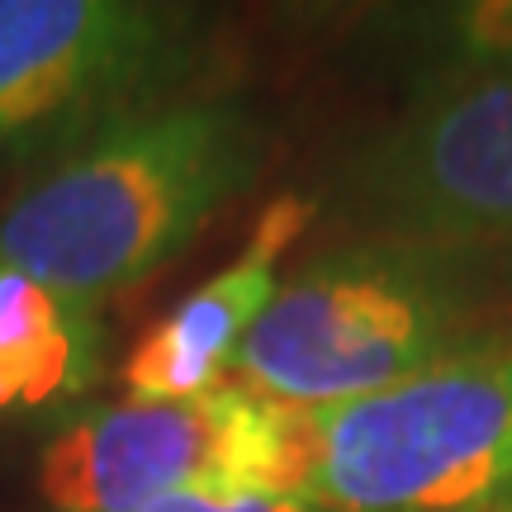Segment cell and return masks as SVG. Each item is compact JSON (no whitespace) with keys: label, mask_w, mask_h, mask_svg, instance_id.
Masks as SVG:
<instances>
[{"label":"cell","mask_w":512,"mask_h":512,"mask_svg":"<svg viewBox=\"0 0 512 512\" xmlns=\"http://www.w3.org/2000/svg\"><path fill=\"white\" fill-rule=\"evenodd\" d=\"M5 413H15V399H10V389L0 384V418H5Z\"/></svg>","instance_id":"8fae6325"},{"label":"cell","mask_w":512,"mask_h":512,"mask_svg":"<svg viewBox=\"0 0 512 512\" xmlns=\"http://www.w3.org/2000/svg\"><path fill=\"white\" fill-rule=\"evenodd\" d=\"M361 238L432 252H512V67L418 91L342 171Z\"/></svg>","instance_id":"8992f818"},{"label":"cell","mask_w":512,"mask_h":512,"mask_svg":"<svg viewBox=\"0 0 512 512\" xmlns=\"http://www.w3.org/2000/svg\"><path fill=\"white\" fill-rule=\"evenodd\" d=\"M299 441V494L328 512H512V342L342 408H299Z\"/></svg>","instance_id":"3957f363"},{"label":"cell","mask_w":512,"mask_h":512,"mask_svg":"<svg viewBox=\"0 0 512 512\" xmlns=\"http://www.w3.org/2000/svg\"><path fill=\"white\" fill-rule=\"evenodd\" d=\"M34 484L53 512H147L181 494H299V408L228 384L200 399L91 403L38 446Z\"/></svg>","instance_id":"5b68a950"},{"label":"cell","mask_w":512,"mask_h":512,"mask_svg":"<svg viewBox=\"0 0 512 512\" xmlns=\"http://www.w3.org/2000/svg\"><path fill=\"white\" fill-rule=\"evenodd\" d=\"M147 512H328L323 503L299 494H266V498H204V494H181L152 503Z\"/></svg>","instance_id":"30bf717a"},{"label":"cell","mask_w":512,"mask_h":512,"mask_svg":"<svg viewBox=\"0 0 512 512\" xmlns=\"http://www.w3.org/2000/svg\"><path fill=\"white\" fill-rule=\"evenodd\" d=\"M503 271L489 256L356 238L280 280L233 351L247 389L285 408H342L460 351L512 342L498 328Z\"/></svg>","instance_id":"7a4b0ae2"},{"label":"cell","mask_w":512,"mask_h":512,"mask_svg":"<svg viewBox=\"0 0 512 512\" xmlns=\"http://www.w3.org/2000/svg\"><path fill=\"white\" fill-rule=\"evenodd\" d=\"M384 29L394 62L418 76V91L512 67V0L399 10Z\"/></svg>","instance_id":"9c48e42d"},{"label":"cell","mask_w":512,"mask_h":512,"mask_svg":"<svg viewBox=\"0 0 512 512\" xmlns=\"http://www.w3.org/2000/svg\"><path fill=\"white\" fill-rule=\"evenodd\" d=\"M266 119L242 95H181L48 166L0 214V261L95 304L181 256L261 176Z\"/></svg>","instance_id":"6da1fadb"},{"label":"cell","mask_w":512,"mask_h":512,"mask_svg":"<svg viewBox=\"0 0 512 512\" xmlns=\"http://www.w3.org/2000/svg\"><path fill=\"white\" fill-rule=\"evenodd\" d=\"M214 19L162 0H0V181L190 95Z\"/></svg>","instance_id":"277c9868"},{"label":"cell","mask_w":512,"mask_h":512,"mask_svg":"<svg viewBox=\"0 0 512 512\" xmlns=\"http://www.w3.org/2000/svg\"><path fill=\"white\" fill-rule=\"evenodd\" d=\"M100 347L95 304L53 294L0 261V384L15 413L81 399L100 375Z\"/></svg>","instance_id":"ba28073f"},{"label":"cell","mask_w":512,"mask_h":512,"mask_svg":"<svg viewBox=\"0 0 512 512\" xmlns=\"http://www.w3.org/2000/svg\"><path fill=\"white\" fill-rule=\"evenodd\" d=\"M318 214L323 204L313 195H280L266 204L238 261L209 275L133 342L119 366L128 399H200L219 389L223 366H233L238 342L280 290V256L309 233Z\"/></svg>","instance_id":"52a82bcc"}]
</instances>
